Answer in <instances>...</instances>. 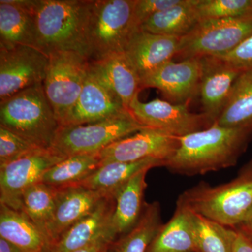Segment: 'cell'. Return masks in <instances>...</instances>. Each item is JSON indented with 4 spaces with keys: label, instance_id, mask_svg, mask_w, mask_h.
<instances>
[{
    "label": "cell",
    "instance_id": "7c38bea8",
    "mask_svg": "<svg viewBox=\"0 0 252 252\" xmlns=\"http://www.w3.org/2000/svg\"><path fill=\"white\" fill-rule=\"evenodd\" d=\"M178 137L144 127L110 144L98 154L101 165L113 162H136L155 158L166 162L178 148ZM165 167V166H164Z\"/></svg>",
    "mask_w": 252,
    "mask_h": 252
},
{
    "label": "cell",
    "instance_id": "e575fe53",
    "mask_svg": "<svg viewBox=\"0 0 252 252\" xmlns=\"http://www.w3.org/2000/svg\"><path fill=\"white\" fill-rule=\"evenodd\" d=\"M236 238L233 245V252H252V240L248 235L237 229Z\"/></svg>",
    "mask_w": 252,
    "mask_h": 252
},
{
    "label": "cell",
    "instance_id": "8992f818",
    "mask_svg": "<svg viewBox=\"0 0 252 252\" xmlns=\"http://www.w3.org/2000/svg\"><path fill=\"white\" fill-rule=\"evenodd\" d=\"M144 127L130 113L94 124L60 126L51 149L66 158L97 154L114 142Z\"/></svg>",
    "mask_w": 252,
    "mask_h": 252
},
{
    "label": "cell",
    "instance_id": "603a6c76",
    "mask_svg": "<svg viewBox=\"0 0 252 252\" xmlns=\"http://www.w3.org/2000/svg\"><path fill=\"white\" fill-rule=\"evenodd\" d=\"M162 166H165V162L155 158L136 162H109L101 165L85 180L74 185L114 197L118 190L139 172Z\"/></svg>",
    "mask_w": 252,
    "mask_h": 252
},
{
    "label": "cell",
    "instance_id": "8fae6325",
    "mask_svg": "<svg viewBox=\"0 0 252 252\" xmlns=\"http://www.w3.org/2000/svg\"><path fill=\"white\" fill-rule=\"evenodd\" d=\"M65 158L52 149L39 148L0 166V203L18 210L23 192L41 182L46 172Z\"/></svg>",
    "mask_w": 252,
    "mask_h": 252
},
{
    "label": "cell",
    "instance_id": "d6986e66",
    "mask_svg": "<svg viewBox=\"0 0 252 252\" xmlns=\"http://www.w3.org/2000/svg\"><path fill=\"white\" fill-rule=\"evenodd\" d=\"M148 172L146 170L137 173L114 195L115 207L107 230V238L112 243L130 231L138 221L145 205L144 195Z\"/></svg>",
    "mask_w": 252,
    "mask_h": 252
},
{
    "label": "cell",
    "instance_id": "cb8c5ba5",
    "mask_svg": "<svg viewBox=\"0 0 252 252\" xmlns=\"http://www.w3.org/2000/svg\"><path fill=\"white\" fill-rule=\"evenodd\" d=\"M27 46L39 49L34 16L16 5L0 1V49Z\"/></svg>",
    "mask_w": 252,
    "mask_h": 252
},
{
    "label": "cell",
    "instance_id": "1f68e13d",
    "mask_svg": "<svg viewBox=\"0 0 252 252\" xmlns=\"http://www.w3.org/2000/svg\"><path fill=\"white\" fill-rule=\"evenodd\" d=\"M41 148L0 126V166ZM45 149V148H44Z\"/></svg>",
    "mask_w": 252,
    "mask_h": 252
},
{
    "label": "cell",
    "instance_id": "e0dca14e",
    "mask_svg": "<svg viewBox=\"0 0 252 252\" xmlns=\"http://www.w3.org/2000/svg\"><path fill=\"white\" fill-rule=\"evenodd\" d=\"M129 113L120 99L89 72L75 106L61 126L94 124Z\"/></svg>",
    "mask_w": 252,
    "mask_h": 252
},
{
    "label": "cell",
    "instance_id": "f35d334b",
    "mask_svg": "<svg viewBox=\"0 0 252 252\" xmlns=\"http://www.w3.org/2000/svg\"><path fill=\"white\" fill-rule=\"evenodd\" d=\"M247 235V234H246ZM249 237H250V239L252 240V235H248Z\"/></svg>",
    "mask_w": 252,
    "mask_h": 252
},
{
    "label": "cell",
    "instance_id": "4fadbf2b",
    "mask_svg": "<svg viewBox=\"0 0 252 252\" xmlns=\"http://www.w3.org/2000/svg\"><path fill=\"white\" fill-rule=\"evenodd\" d=\"M200 77V59L172 60L141 81V86L158 89L172 103L189 104L199 95Z\"/></svg>",
    "mask_w": 252,
    "mask_h": 252
},
{
    "label": "cell",
    "instance_id": "ffe728a7",
    "mask_svg": "<svg viewBox=\"0 0 252 252\" xmlns=\"http://www.w3.org/2000/svg\"><path fill=\"white\" fill-rule=\"evenodd\" d=\"M114 207V196L104 198L91 213L73 225L61 236L52 252H73L90 245L101 237L107 238V230Z\"/></svg>",
    "mask_w": 252,
    "mask_h": 252
},
{
    "label": "cell",
    "instance_id": "4dcf8cb0",
    "mask_svg": "<svg viewBox=\"0 0 252 252\" xmlns=\"http://www.w3.org/2000/svg\"><path fill=\"white\" fill-rule=\"evenodd\" d=\"M199 22L252 14V0H196Z\"/></svg>",
    "mask_w": 252,
    "mask_h": 252
},
{
    "label": "cell",
    "instance_id": "9c48e42d",
    "mask_svg": "<svg viewBox=\"0 0 252 252\" xmlns=\"http://www.w3.org/2000/svg\"><path fill=\"white\" fill-rule=\"evenodd\" d=\"M129 112L144 127L178 137L204 130L212 124L203 113L190 112L189 104H174L158 98L142 102L137 95L129 106Z\"/></svg>",
    "mask_w": 252,
    "mask_h": 252
},
{
    "label": "cell",
    "instance_id": "484cf974",
    "mask_svg": "<svg viewBox=\"0 0 252 252\" xmlns=\"http://www.w3.org/2000/svg\"><path fill=\"white\" fill-rule=\"evenodd\" d=\"M216 122L223 127L252 129V69L240 74Z\"/></svg>",
    "mask_w": 252,
    "mask_h": 252
},
{
    "label": "cell",
    "instance_id": "f546056e",
    "mask_svg": "<svg viewBox=\"0 0 252 252\" xmlns=\"http://www.w3.org/2000/svg\"><path fill=\"white\" fill-rule=\"evenodd\" d=\"M192 219L196 252H233L236 228L225 226L193 211Z\"/></svg>",
    "mask_w": 252,
    "mask_h": 252
},
{
    "label": "cell",
    "instance_id": "277c9868",
    "mask_svg": "<svg viewBox=\"0 0 252 252\" xmlns=\"http://www.w3.org/2000/svg\"><path fill=\"white\" fill-rule=\"evenodd\" d=\"M0 126L41 148H51L60 124L43 84L0 102Z\"/></svg>",
    "mask_w": 252,
    "mask_h": 252
},
{
    "label": "cell",
    "instance_id": "d6a6232c",
    "mask_svg": "<svg viewBox=\"0 0 252 252\" xmlns=\"http://www.w3.org/2000/svg\"><path fill=\"white\" fill-rule=\"evenodd\" d=\"M181 0H136L132 14V27L137 31L154 14L172 7Z\"/></svg>",
    "mask_w": 252,
    "mask_h": 252
},
{
    "label": "cell",
    "instance_id": "ac0fdd59",
    "mask_svg": "<svg viewBox=\"0 0 252 252\" xmlns=\"http://www.w3.org/2000/svg\"><path fill=\"white\" fill-rule=\"evenodd\" d=\"M89 72L128 111L131 102L142 89L140 78L124 52L90 61Z\"/></svg>",
    "mask_w": 252,
    "mask_h": 252
},
{
    "label": "cell",
    "instance_id": "7a4b0ae2",
    "mask_svg": "<svg viewBox=\"0 0 252 252\" xmlns=\"http://www.w3.org/2000/svg\"><path fill=\"white\" fill-rule=\"evenodd\" d=\"M92 0H37L33 16L38 46L49 56L74 51L88 59L86 29Z\"/></svg>",
    "mask_w": 252,
    "mask_h": 252
},
{
    "label": "cell",
    "instance_id": "30bf717a",
    "mask_svg": "<svg viewBox=\"0 0 252 252\" xmlns=\"http://www.w3.org/2000/svg\"><path fill=\"white\" fill-rule=\"evenodd\" d=\"M49 56L27 46L0 49V102L25 89L43 84Z\"/></svg>",
    "mask_w": 252,
    "mask_h": 252
},
{
    "label": "cell",
    "instance_id": "83f0119b",
    "mask_svg": "<svg viewBox=\"0 0 252 252\" xmlns=\"http://www.w3.org/2000/svg\"><path fill=\"white\" fill-rule=\"evenodd\" d=\"M58 191L59 189L39 182L26 189L20 197L18 210L29 217L46 237L56 208Z\"/></svg>",
    "mask_w": 252,
    "mask_h": 252
},
{
    "label": "cell",
    "instance_id": "ba28073f",
    "mask_svg": "<svg viewBox=\"0 0 252 252\" xmlns=\"http://www.w3.org/2000/svg\"><path fill=\"white\" fill-rule=\"evenodd\" d=\"M48 56L49 65L43 86L61 126L80 95L89 74L90 60L74 51H59Z\"/></svg>",
    "mask_w": 252,
    "mask_h": 252
},
{
    "label": "cell",
    "instance_id": "836d02e7",
    "mask_svg": "<svg viewBox=\"0 0 252 252\" xmlns=\"http://www.w3.org/2000/svg\"><path fill=\"white\" fill-rule=\"evenodd\" d=\"M220 57L240 70L252 69V35L233 51Z\"/></svg>",
    "mask_w": 252,
    "mask_h": 252
},
{
    "label": "cell",
    "instance_id": "2e32d148",
    "mask_svg": "<svg viewBox=\"0 0 252 252\" xmlns=\"http://www.w3.org/2000/svg\"><path fill=\"white\" fill-rule=\"evenodd\" d=\"M180 39L138 29L130 34L124 53L142 81L175 59Z\"/></svg>",
    "mask_w": 252,
    "mask_h": 252
},
{
    "label": "cell",
    "instance_id": "6da1fadb",
    "mask_svg": "<svg viewBox=\"0 0 252 252\" xmlns=\"http://www.w3.org/2000/svg\"><path fill=\"white\" fill-rule=\"evenodd\" d=\"M252 140V129L223 127L215 122L204 130L179 137L178 148L165 167L186 176L233 167Z\"/></svg>",
    "mask_w": 252,
    "mask_h": 252
},
{
    "label": "cell",
    "instance_id": "d590c367",
    "mask_svg": "<svg viewBox=\"0 0 252 252\" xmlns=\"http://www.w3.org/2000/svg\"><path fill=\"white\" fill-rule=\"evenodd\" d=\"M112 244L107 237H101L90 245L73 252H108Z\"/></svg>",
    "mask_w": 252,
    "mask_h": 252
},
{
    "label": "cell",
    "instance_id": "74e56055",
    "mask_svg": "<svg viewBox=\"0 0 252 252\" xmlns=\"http://www.w3.org/2000/svg\"><path fill=\"white\" fill-rule=\"evenodd\" d=\"M236 229L241 230L247 235H252V210L247 217L246 220H244L242 224L239 225Z\"/></svg>",
    "mask_w": 252,
    "mask_h": 252
},
{
    "label": "cell",
    "instance_id": "8d00e7d4",
    "mask_svg": "<svg viewBox=\"0 0 252 252\" xmlns=\"http://www.w3.org/2000/svg\"><path fill=\"white\" fill-rule=\"evenodd\" d=\"M0 252H27L4 238H0Z\"/></svg>",
    "mask_w": 252,
    "mask_h": 252
},
{
    "label": "cell",
    "instance_id": "3957f363",
    "mask_svg": "<svg viewBox=\"0 0 252 252\" xmlns=\"http://www.w3.org/2000/svg\"><path fill=\"white\" fill-rule=\"evenodd\" d=\"M179 198L195 213L225 226L238 228L252 210V158L230 182L215 187L200 182Z\"/></svg>",
    "mask_w": 252,
    "mask_h": 252
},
{
    "label": "cell",
    "instance_id": "5b68a950",
    "mask_svg": "<svg viewBox=\"0 0 252 252\" xmlns=\"http://www.w3.org/2000/svg\"><path fill=\"white\" fill-rule=\"evenodd\" d=\"M136 0H92L86 29L90 61L124 52Z\"/></svg>",
    "mask_w": 252,
    "mask_h": 252
},
{
    "label": "cell",
    "instance_id": "52a82bcc",
    "mask_svg": "<svg viewBox=\"0 0 252 252\" xmlns=\"http://www.w3.org/2000/svg\"><path fill=\"white\" fill-rule=\"evenodd\" d=\"M252 35V14L200 21L180 39L175 59L223 56Z\"/></svg>",
    "mask_w": 252,
    "mask_h": 252
},
{
    "label": "cell",
    "instance_id": "d4e9b609",
    "mask_svg": "<svg viewBox=\"0 0 252 252\" xmlns=\"http://www.w3.org/2000/svg\"><path fill=\"white\" fill-rule=\"evenodd\" d=\"M195 3L196 0H181L175 6L154 14L139 29L181 39L188 34L199 23Z\"/></svg>",
    "mask_w": 252,
    "mask_h": 252
},
{
    "label": "cell",
    "instance_id": "f1b7e54d",
    "mask_svg": "<svg viewBox=\"0 0 252 252\" xmlns=\"http://www.w3.org/2000/svg\"><path fill=\"white\" fill-rule=\"evenodd\" d=\"M99 166L98 154L72 156L49 169L43 176L41 182L56 188L77 185Z\"/></svg>",
    "mask_w": 252,
    "mask_h": 252
},
{
    "label": "cell",
    "instance_id": "9a60e30c",
    "mask_svg": "<svg viewBox=\"0 0 252 252\" xmlns=\"http://www.w3.org/2000/svg\"><path fill=\"white\" fill-rule=\"evenodd\" d=\"M58 189L56 208L46 231L52 251L59 239L70 227L91 213L104 198L109 196L79 185Z\"/></svg>",
    "mask_w": 252,
    "mask_h": 252
},
{
    "label": "cell",
    "instance_id": "4316f807",
    "mask_svg": "<svg viewBox=\"0 0 252 252\" xmlns=\"http://www.w3.org/2000/svg\"><path fill=\"white\" fill-rule=\"evenodd\" d=\"M162 225L160 204H145L135 226L114 243V252H147Z\"/></svg>",
    "mask_w": 252,
    "mask_h": 252
},
{
    "label": "cell",
    "instance_id": "7402d4cb",
    "mask_svg": "<svg viewBox=\"0 0 252 252\" xmlns=\"http://www.w3.org/2000/svg\"><path fill=\"white\" fill-rule=\"evenodd\" d=\"M147 252H196L192 211L180 198L173 216L162 224Z\"/></svg>",
    "mask_w": 252,
    "mask_h": 252
},
{
    "label": "cell",
    "instance_id": "5bb4252c",
    "mask_svg": "<svg viewBox=\"0 0 252 252\" xmlns=\"http://www.w3.org/2000/svg\"><path fill=\"white\" fill-rule=\"evenodd\" d=\"M201 66L199 95L203 114L212 124L218 120L233 86L243 72L220 56L199 58Z\"/></svg>",
    "mask_w": 252,
    "mask_h": 252
},
{
    "label": "cell",
    "instance_id": "44dd1931",
    "mask_svg": "<svg viewBox=\"0 0 252 252\" xmlns=\"http://www.w3.org/2000/svg\"><path fill=\"white\" fill-rule=\"evenodd\" d=\"M0 238L27 252H52L46 235L23 212L0 203Z\"/></svg>",
    "mask_w": 252,
    "mask_h": 252
}]
</instances>
